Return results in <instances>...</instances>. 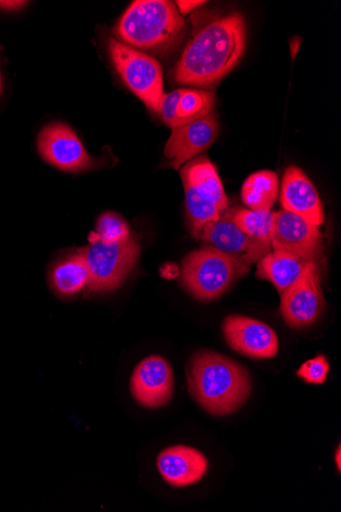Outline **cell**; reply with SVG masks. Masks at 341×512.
<instances>
[{
	"mask_svg": "<svg viewBox=\"0 0 341 512\" xmlns=\"http://www.w3.org/2000/svg\"><path fill=\"white\" fill-rule=\"evenodd\" d=\"M247 26L239 13L220 16L194 28L174 67L175 83L205 87L226 76L246 50Z\"/></svg>",
	"mask_w": 341,
	"mask_h": 512,
	"instance_id": "1",
	"label": "cell"
},
{
	"mask_svg": "<svg viewBox=\"0 0 341 512\" xmlns=\"http://www.w3.org/2000/svg\"><path fill=\"white\" fill-rule=\"evenodd\" d=\"M188 391L207 412L225 416L239 410L252 394L249 371L214 351L194 354L186 367Z\"/></svg>",
	"mask_w": 341,
	"mask_h": 512,
	"instance_id": "2",
	"label": "cell"
},
{
	"mask_svg": "<svg viewBox=\"0 0 341 512\" xmlns=\"http://www.w3.org/2000/svg\"><path fill=\"white\" fill-rule=\"evenodd\" d=\"M185 20L168 0H137L120 19L115 32L131 48L162 50L173 44Z\"/></svg>",
	"mask_w": 341,
	"mask_h": 512,
	"instance_id": "3",
	"label": "cell"
},
{
	"mask_svg": "<svg viewBox=\"0 0 341 512\" xmlns=\"http://www.w3.org/2000/svg\"><path fill=\"white\" fill-rule=\"evenodd\" d=\"M251 266L239 263L219 250L205 246L189 253L183 260L180 283L194 299L213 302L223 296Z\"/></svg>",
	"mask_w": 341,
	"mask_h": 512,
	"instance_id": "4",
	"label": "cell"
},
{
	"mask_svg": "<svg viewBox=\"0 0 341 512\" xmlns=\"http://www.w3.org/2000/svg\"><path fill=\"white\" fill-rule=\"evenodd\" d=\"M140 253V246L135 238L117 242L97 240L81 249L89 271L87 289L92 293H108L118 289L133 270Z\"/></svg>",
	"mask_w": 341,
	"mask_h": 512,
	"instance_id": "5",
	"label": "cell"
},
{
	"mask_svg": "<svg viewBox=\"0 0 341 512\" xmlns=\"http://www.w3.org/2000/svg\"><path fill=\"white\" fill-rule=\"evenodd\" d=\"M108 48L115 69L125 84L146 107L159 114L166 95L161 64L116 38L109 39Z\"/></svg>",
	"mask_w": 341,
	"mask_h": 512,
	"instance_id": "6",
	"label": "cell"
},
{
	"mask_svg": "<svg viewBox=\"0 0 341 512\" xmlns=\"http://www.w3.org/2000/svg\"><path fill=\"white\" fill-rule=\"evenodd\" d=\"M280 297V314L288 328L301 330L314 324L326 307L317 262L313 261L300 281Z\"/></svg>",
	"mask_w": 341,
	"mask_h": 512,
	"instance_id": "7",
	"label": "cell"
},
{
	"mask_svg": "<svg viewBox=\"0 0 341 512\" xmlns=\"http://www.w3.org/2000/svg\"><path fill=\"white\" fill-rule=\"evenodd\" d=\"M37 148L42 159L67 172H81L96 166L76 132L62 122L46 125L39 133Z\"/></svg>",
	"mask_w": 341,
	"mask_h": 512,
	"instance_id": "8",
	"label": "cell"
},
{
	"mask_svg": "<svg viewBox=\"0 0 341 512\" xmlns=\"http://www.w3.org/2000/svg\"><path fill=\"white\" fill-rule=\"evenodd\" d=\"M200 240L239 263L251 266L272 251L270 244L254 239L240 230L232 219L231 210L217 221L207 223Z\"/></svg>",
	"mask_w": 341,
	"mask_h": 512,
	"instance_id": "9",
	"label": "cell"
},
{
	"mask_svg": "<svg viewBox=\"0 0 341 512\" xmlns=\"http://www.w3.org/2000/svg\"><path fill=\"white\" fill-rule=\"evenodd\" d=\"M322 244L319 226L295 213H273L271 247L303 259L316 260Z\"/></svg>",
	"mask_w": 341,
	"mask_h": 512,
	"instance_id": "10",
	"label": "cell"
},
{
	"mask_svg": "<svg viewBox=\"0 0 341 512\" xmlns=\"http://www.w3.org/2000/svg\"><path fill=\"white\" fill-rule=\"evenodd\" d=\"M130 391L134 400L144 408L166 406L174 394V375L170 363L159 355L143 359L133 371Z\"/></svg>",
	"mask_w": 341,
	"mask_h": 512,
	"instance_id": "11",
	"label": "cell"
},
{
	"mask_svg": "<svg viewBox=\"0 0 341 512\" xmlns=\"http://www.w3.org/2000/svg\"><path fill=\"white\" fill-rule=\"evenodd\" d=\"M223 335L232 350L252 359L274 358L279 351L275 332L257 319L227 316L223 321Z\"/></svg>",
	"mask_w": 341,
	"mask_h": 512,
	"instance_id": "12",
	"label": "cell"
},
{
	"mask_svg": "<svg viewBox=\"0 0 341 512\" xmlns=\"http://www.w3.org/2000/svg\"><path fill=\"white\" fill-rule=\"evenodd\" d=\"M219 121L216 113L172 129L165 147V156L171 160L170 167L180 170L189 161L205 153L216 141Z\"/></svg>",
	"mask_w": 341,
	"mask_h": 512,
	"instance_id": "13",
	"label": "cell"
},
{
	"mask_svg": "<svg viewBox=\"0 0 341 512\" xmlns=\"http://www.w3.org/2000/svg\"><path fill=\"white\" fill-rule=\"evenodd\" d=\"M158 471L164 481L174 488H185L201 482L209 470L206 456L185 445L171 446L157 458Z\"/></svg>",
	"mask_w": 341,
	"mask_h": 512,
	"instance_id": "14",
	"label": "cell"
},
{
	"mask_svg": "<svg viewBox=\"0 0 341 512\" xmlns=\"http://www.w3.org/2000/svg\"><path fill=\"white\" fill-rule=\"evenodd\" d=\"M283 210L302 216L320 226L325 220L321 199L313 182L297 166L286 169L280 196Z\"/></svg>",
	"mask_w": 341,
	"mask_h": 512,
	"instance_id": "15",
	"label": "cell"
},
{
	"mask_svg": "<svg viewBox=\"0 0 341 512\" xmlns=\"http://www.w3.org/2000/svg\"><path fill=\"white\" fill-rule=\"evenodd\" d=\"M313 261L316 260H307L286 252L273 251L258 262L256 275L271 283L281 295L300 281Z\"/></svg>",
	"mask_w": 341,
	"mask_h": 512,
	"instance_id": "16",
	"label": "cell"
},
{
	"mask_svg": "<svg viewBox=\"0 0 341 512\" xmlns=\"http://www.w3.org/2000/svg\"><path fill=\"white\" fill-rule=\"evenodd\" d=\"M180 176L199 185L214 200L222 214L229 210L222 181L215 165L207 156L197 157L186 163L180 169Z\"/></svg>",
	"mask_w": 341,
	"mask_h": 512,
	"instance_id": "17",
	"label": "cell"
},
{
	"mask_svg": "<svg viewBox=\"0 0 341 512\" xmlns=\"http://www.w3.org/2000/svg\"><path fill=\"white\" fill-rule=\"evenodd\" d=\"M184 191L185 203L191 234L200 240L203 227L213 221L220 219L222 213L214 200L196 183L187 178L181 177Z\"/></svg>",
	"mask_w": 341,
	"mask_h": 512,
	"instance_id": "18",
	"label": "cell"
},
{
	"mask_svg": "<svg viewBox=\"0 0 341 512\" xmlns=\"http://www.w3.org/2000/svg\"><path fill=\"white\" fill-rule=\"evenodd\" d=\"M277 195L278 177L273 171L256 172L250 175L242 185V202L251 210L270 212Z\"/></svg>",
	"mask_w": 341,
	"mask_h": 512,
	"instance_id": "19",
	"label": "cell"
},
{
	"mask_svg": "<svg viewBox=\"0 0 341 512\" xmlns=\"http://www.w3.org/2000/svg\"><path fill=\"white\" fill-rule=\"evenodd\" d=\"M53 288L62 296H73L89 284V271L84 258L78 254L60 263L52 272Z\"/></svg>",
	"mask_w": 341,
	"mask_h": 512,
	"instance_id": "20",
	"label": "cell"
},
{
	"mask_svg": "<svg viewBox=\"0 0 341 512\" xmlns=\"http://www.w3.org/2000/svg\"><path fill=\"white\" fill-rule=\"evenodd\" d=\"M216 97L203 89L182 88L177 104L174 128L198 121L214 112Z\"/></svg>",
	"mask_w": 341,
	"mask_h": 512,
	"instance_id": "21",
	"label": "cell"
},
{
	"mask_svg": "<svg viewBox=\"0 0 341 512\" xmlns=\"http://www.w3.org/2000/svg\"><path fill=\"white\" fill-rule=\"evenodd\" d=\"M232 219L237 227L248 236L271 245L273 213L251 209H231Z\"/></svg>",
	"mask_w": 341,
	"mask_h": 512,
	"instance_id": "22",
	"label": "cell"
},
{
	"mask_svg": "<svg viewBox=\"0 0 341 512\" xmlns=\"http://www.w3.org/2000/svg\"><path fill=\"white\" fill-rule=\"evenodd\" d=\"M99 240L107 243L129 238L130 228L126 220L119 214L108 212L103 214L96 225Z\"/></svg>",
	"mask_w": 341,
	"mask_h": 512,
	"instance_id": "23",
	"label": "cell"
},
{
	"mask_svg": "<svg viewBox=\"0 0 341 512\" xmlns=\"http://www.w3.org/2000/svg\"><path fill=\"white\" fill-rule=\"evenodd\" d=\"M329 370L330 366L326 357L319 355L303 363L297 375L308 384L322 385L327 380Z\"/></svg>",
	"mask_w": 341,
	"mask_h": 512,
	"instance_id": "24",
	"label": "cell"
},
{
	"mask_svg": "<svg viewBox=\"0 0 341 512\" xmlns=\"http://www.w3.org/2000/svg\"><path fill=\"white\" fill-rule=\"evenodd\" d=\"M29 3L23 0H0V10L16 12L24 9Z\"/></svg>",
	"mask_w": 341,
	"mask_h": 512,
	"instance_id": "25",
	"label": "cell"
},
{
	"mask_svg": "<svg viewBox=\"0 0 341 512\" xmlns=\"http://www.w3.org/2000/svg\"><path fill=\"white\" fill-rule=\"evenodd\" d=\"M177 9L180 12L181 15H186L192 12L193 10L198 9L199 7L206 4L205 2H198V0H181V2H176Z\"/></svg>",
	"mask_w": 341,
	"mask_h": 512,
	"instance_id": "26",
	"label": "cell"
},
{
	"mask_svg": "<svg viewBox=\"0 0 341 512\" xmlns=\"http://www.w3.org/2000/svg\"><path fill=\"white\" fill-rule=\"evenodd\" d=\"M340 456H341V453H340V446L338 447L337 449V452H336V464H337V469L338 471H340Z\"/></svg>",
	"mask_w": 341,
	"mask_h": 512,
	"instance_id": "27",
	"label": "cell"
},
{
	"mask_svg": "<svg viewBox=\"0 0 341 512\" xmlns=\"http://www.w3.org/2000/svg\"><path fill=\"white\" fill-rule=\"evenodd\" d=\"M0 93H2V74H0Z\"/></svg>",
	"mask_w": 341,
	"mask_h": 512,
	"instance_id": "28",
	"label": "cell"
}]
</instances>
